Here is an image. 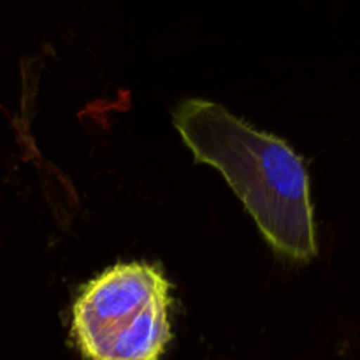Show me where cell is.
Segmentation results:
<instances>
[{
  "mask_svg": "<svg viewBox=\"0 0 360 360\" xmlns=\"http://www.w3.org/2000/svg\"><path fill=\"white\" fill-rule=\"evenodd\" d=\"M174 125L195 160L224 174L274 252L297 262L315 259L308 171L287 143L207 101L183 102Z\"/></svg>",
  "mask_w": 360,
  "mask_h": 360,
  "instance_id": "obj_1",
  "label": "cell"
},
{
  "mask_svg": "<svg viewBox=\"0 0 360 360\" xmlns=\"http://www.w3.org/2000/svg\"><path fill=\"white\" fill-rule=\"evenodd\" d=\"M171 285L148 264H118L83 288L72 334L88 360H158L171 341Z\"/></svg>",
  "mask_w": 360,
  "mask_h": 360,
  "instance_id": "obj_2",
  "label": "cell"
}]
</instances>
